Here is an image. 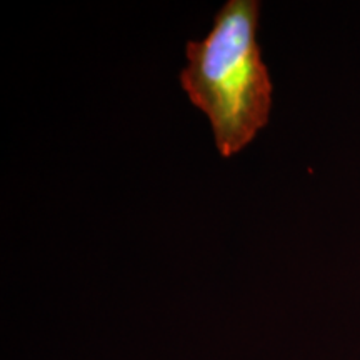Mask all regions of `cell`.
<instances>
[{"label":"cell","instance_id":"cell-1","mask_svg":"<svg viewBox=\"0 0 360 360\" xmlns=\"http://www.w3.org/2000/svg\"><path fill=\"white\" fill-rule=\"evenodd\" d=\"M259 12L257 0H229L207 37L186 47L180 84L209 119L222 157L240 152L269 122L272 82L257 42Z\"/></svg>","mask_w":360,"mask_h":360}]
</instances>
